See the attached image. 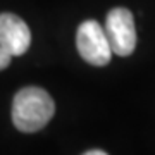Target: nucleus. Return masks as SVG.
Segmentation results:
<instances>
[{
	"instance_id": "5",
	"label": "nucleus",
	"mask_w": 155,
	"mask_h": 155,
	"mask_svg": "<svg viewBox=\"0 0 155 155\" xmlns=\"http://www.w3.org/2000/svg\"><path fill=\"white\" fill-rule=\"evenodd\" d=\"M11 59H12V55L4 48V47H2V45H0V71L5 69V67L11 64Z\"/></svg>"
},
{
	"instance_id": "1",
	"label": "nucleus",
	"mask_w": 155,
	"mask_h": 155,
	"mask_svg": "<svg viewBox=\"0 0 155 155\" xmlns=\"http://www.w3.org/2000/svg\"><path fill=\"white\" fill-rule=\"evenodd\" d=\"M55 104L43 88L19 90L12 102V122L22 133H36L54 117Z\"/></svg>"
},
{
	"instance_id": "3",
	"label": "nucleus",
	"mask_w": 155,
	"mask_h": 155,
	"mask_svg": "<svg viewBox=\"0 0 155 155\" xmlns=\"http://www.w3.org/2000/svg\"><path fill=\"white\" fill-rule=\"evenodd\" d=\"M105 35L110 43L114 55L127 57L136 48V29L134 17L131 11L124 7H116L107 14L105 19Z\"/></svg>"
},
{
	"instance_id": "4",
	"label": "nucleus",
	"mask_w": 155,
	"mask_h": 155,
	"mask_svg": "<svg viewBox=\"0 0 155 155\" xmlns=\"http://www.w3.org/2000/svg\"><path fill=\"white\" fill-rule=\"evenodd\" d=\"M0 45L12 57L28 52L31 45V31L19 16L11 12L0 14Z\"/></svg>"
},
{
	"instance_id": "2",
	"label": "nucleus",
	"mask_w": 155,
	"mask_h": 155,
	"mask_svg": "<svg viewBox=\"0 0 155 155\" xmlns=\"http://www.w3.org/2000/svg\"><path fill=\"white\" fill-rule=\"evenodd\" d=\"M76 47L79 55L88 64L97 67L107 66L114 55L110 43L107 40L105 29L93 19L79 24L76 31Z\"/></svg>"
},
{
	"instance_id": "6",
	"label": "nucleus",
	"mask_w": 155,
	"mask_h": 155,
	"mask_svg": "<svg viewBox=\"0 0 155 155\" xmlns=\"http://www.w3.org/2000/svg\"><path fill=\"white\" fill-rule=\"evenodd\" d=\"M83 155H109V153H105L104 150H88V152H84Z\"/></svg>"
}]
</instances>
